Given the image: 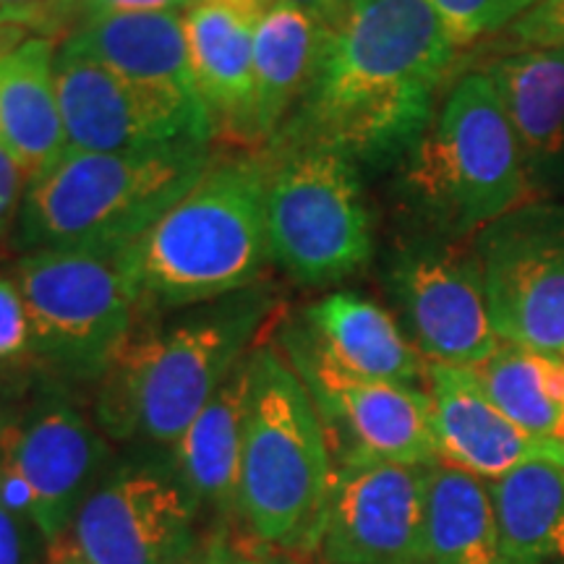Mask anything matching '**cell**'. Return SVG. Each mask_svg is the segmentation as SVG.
<instances>
[{"label":"cell","mask_w":564,"mask_h":564,"mask_svg":"<svg viewBox=\"0 0 564 564\" xmlns=\"http://www.w3.org/2000/svg\"><path fill=\"white\" fill-rule=\"evenodd\" d=\"M455 55V40L426 0H352L282 133L291 147H327L352 162L405 158L432 123L434 95Z\"/></svg>","instance_id":"obj_1"},{"label":"cell","mask_w":564,"mask_h":564,"mask_svg":"<svg viewBox=\"0 0 564 564\" xmlns=\"http://www.w3.org/2000/svg\"><path fill=\"white\" fill-rule=\"evenodd\" d=\"M270 308V293L253 285L196 303L173 322L139 324L137 314L100 379L97 421L102 432L173 447L232 366L249 356Z\"/></svg>","instance_id":"obj_2"},{"label":"cell","mask_w":564,"mask_h":564,"mask_svg":"<svg viewBox=\"0 0 564 564\" xmlns=\"http://www.w3.org/2000/svg\"><path fill=\"white\" fill-rule=\"evenodd\" d=\"M262 158L215 160L129 249L123 272L141 308H186L249 291L270 253Z\"/></svg>","instance_id":"obj_3"},{"label":"cell","mask_w":564,"mask_h":564,"mask_svg":"<svg viewBox=\"0 0 564 564\" xmlns=\"http://www.w3.org/2000/svg\"><path fill=\"white\" fill-rule=\"evenodd\" d=\"M333 470L327 429L301 373L274 345H253L236 486V514L251 539L280 552L319 549Z\"/></svg>","instance_id":"obj_4"},{"label":"cell","mask_w":564,"mask_h":564,"mask_svg":"<svg viewBox=\"0 0 564 564\" xmlns=\"http://www.w3.org/2000/svg\"><path fill=\"white\" fill-rule=\"evenodd\" d=\"M212 162V141L204 139L137 152L66 150L26 188L19 249L121 253Z\"/></svg>","instance_id":"obj_5"},{"label":"cell","mask_w":564,"mask_h":564,"mask_svg":"<svg viewBox=\"0 0 564 564\" xmlns=\"http://www.w3.org/2000/svg\"><path fill=\"white\" fill-rule=\"evenodd\" d=\"M405 158L415 207L447 238L476 236L539 199L523 144L484 70L455 84Z\"/></svg>","instance_id":"obj_6"},{"label":"cell","mask_w":564,"mask_h":564,"mask_svg":"<svg viewBox=\"0 0 564 564\" xmlns=\"http://www.w3.org/2000/svg\"><path fill=\"white\" fill-rule=\"evenodd\" d=\"M13 278L30 319L34 361L58 377L100 382L139 314L121 253L30 251Z\"/></svg>","instance_id":"obj_7"},{"label":"cell","mask_w":564,"mask_h":564,"mask_svg":"<svg viewBox=\"0 0 564 564\" xmlns=\"http://www.w3.org/2000/svg\"><path fill=\"white\" fill-rule=\"evenodd\" d=\"M267 236L274 262L303 285L361 270L373 238L356 162L327 147L293 144L270 171Z\"/></svg>","instance_id":"obj_8"},{"label":"cell","mask_w":564,"mask_h":564,"mask_svg":"<svg viewBox=\"0 0 564 564\" xmlns=\"http://www.w3.org/2000/svg\"><path fill=\"white\" fill-rule=\"evenodd\" d=\"M474 241L499 343L564 358V202H528Z\"/></svg>","instance_id":"obj_9"},{"label":"cell","mask_w":564,"mask_h":564,"mask_svg":"<svg viewBox=\"0 0 564 564\" xmlns=\"http://www.w3.org/2000/svg\"><path fill=\"white\" fill-rule=\"evenodd\" d=\"M390 291L411 343L429 364L476 369L502 345L491 327L484 259L474 236L398 253Z\"/></svg>","instance_id":"obj_10"},{"label":"cell","mask_w":564,"mask_h":564,"mask_svg":"<svg viewBox=\"0 0 564 564\" xmlns=\"http://www.w3.org/2000/svg\"><path fill=\"white\" fill-rule=\"evenodd\" d=\"M55 87L68 150L137 152L215 137L209 112L196 95L131 82L61 45Z\"/></svg>","instance_id":"obj_11"},{"label":"cell","mask_w":564,"mask_h":564,"mask_svg":"<svg viewBox=\"0 0 564 564\" xmlns=\"http://www.w3.org/2000/svg\"><path fill=\"white\" fill-rule=\"evenodd\" d=\"M0 463L26 484L34 525L47 546L61 544L89 491L100 484L108 442L66 392L42 390L0 421Z\"/></svg>","instance_id":"obj_12"},{"label":"cell","mask_w":564,"mask_h":564,"mask_svg":"<svg viewBox=\"0 0 564 564\" xmlns=\"http://www.w3.org/2000/svg\"><path fill=\"white\" fill-rule=\"evenodd\" d=\"M429 465L340 457L319 539L327 564H429L423 499Z\"/></svg>","instance_id":"obj_13"},{"label":"cell","mask_w":564,"mask_h":564,"mask_svg":"<svg viewBox=\"0 0 564 564\" xmlns=\"http://www.w3.org/2000/svg\"><path fill=\"white\" fill-rule=\"evenodd\" d=\"M199 507L173 474L126 468L89 491L61 544L89 564H171L196 544Z\"/></svg>","instance_id":"obj_14"},{"label":"cell","mask_w":564,"mask_h":564,"mask_svg":"<svg viewBox=\"0 0 564 564\" xmlns=\"http://www.w3.org/2000/svg\"><path fill=\"white\" fill-rule=\"evenodd\" d=\"M288 350L319 408L322 421L343 426L352 440V447L343 457L366 455L408 465L440 463L429 392L350 377L322 358L303 333L299 340H288Z\"/></svg>","instance_id":"obj_15"},{"label":"cell","mask_w":564,"mask_h":564,"mask_svg":"<svg viewBox=\"0 0 564 564\" xmlns=\"http://www.w3.org/2000/svg\"><path fill=\"white\" fill-rule=\"evenodd\" d=\"M429 398L440 460L484 481L531 460L564 465V444L535 440L491 403L470 369L429 364Z\"/></svg>","instance_id":"obj_16"},{"label":"cell","mask_w":564,"mask_h":564,"mask_svg":"<svg viewBox=\"0 0 564 564\" xmlns=\"http://www.w3.org/2000/svg\"><path fill=\"white\" fill-rule=\"evenodd\" d=\"M262 13L232 0H194L186 40L196 95L215 133L253 139V37Z\"/></svg>","instance_id":"obj_17"},{"label":"cell","mask_w":564,"mask_h":564,"mask_svg":"<svg viewBox=\"0 0 564 564\" xmlns=\"http://www.w3.org/2000/svg\"><path fill=\"white\" fill-rule=\"evenodd\" d=\"M312 348L358 379L415 387L429 384V361L379 303L358 293L324 295L306 312Z\"/></svg>","instance_id":"obj_18"},{"label":"cell","mask_w":564,"mask_h":564,"mask_svg":"<svg viewBox=\"0 0 564 564\" xmlns=\"http://www.w3.org/2000/svg\"><path fill=\"white\" fill-rule=\"evenodd\" d=\"M61 47L131 82L196 95L186 21L178 11L82 17Z\"/></svg>","instance_id":"obj_19"},{"label":"cell","mask_w":564,"mask_h":564,"mask_svg":"<svg viewBox=\"0 0 564 564\" xmlns=\"http://www.w3.org/2000/svg\"><path fill=\"white\" fill-rule=\"evenodd\" d=\"M329 26L288 0H274L253 37V139L278 144L319 70Z\"/></svg>","instance_id":"obj_20"},{"label":"cell","mask_w":564,"mask_h":564,"mask_svg":"<svg viewBox=\"0 0 564 564\" xmlns=\"http://www.w3.org/2000/svg\"><path fill=\"white\" fill-rule=\"evenodd\" d=\"M53 37L32 34L0 58V144L34 181L68 150L58 87H55Z\"/></svg>","instance_id":"obj_21"},{"label":"cell","mask_w":564,"mask_h":564,"mask_svg":"<svg viewBox=\"0 0 564 564\" xmlns=\"http://www.w3.org/2000/svg\"><path fill=\"white\" fill-rule=\"evenodd\" d=\"M246 398H249V356L232 366L207 405L196 413V419L171 447L173 476L192 494L199 510L207 507L223 514L236 512Z\"/></svg>","instance_id":"obj_22"},{"label":"cell","mask_w":564,"mask_h":564,"mask_svg":"<svg viewBox=\"0 0 564 564\" xmlns=\"http://www.w3.org/2000/svg\"><path fill=\"white\" fill-rule=\"evenodd\" d=\"M523 144L539 192L541 173L564 160V47L507 51L484 68Z\"/></svg>","instance_id":"obj_23"},{"label":"cell","mask_w":564,"mask_h":564,"mask_svg":"<svg viewBox=\"0 0 564 564\" xmlns=\"http://www.w3.org/2000/svg\"><path fill=\"white\" fill-rule=\"evenodd\" d=\"M489 484L505 564L564 560V465L531 460Z\"/></svg>","instance_id":"obj_24"},{"label":"cell","mask_w":564,"mask_h":564,"mask_svg":"<svg viewBox=\"0 0 564 564\" xmlns=\"http://www.w3.org/2000/svg\"><path fill=\"white\" fill-rule=\"evenodd\" d=\"M423 544L429 564H505L489 484L442 460L429 465Z\"/></svg>","instance_id":"obj_25"},{"label":"cell","mask_w":564,"mask_h":564,"mask_svg":"<svg viewBox=\"0 0 564 564\" xmlns=\"http://www.w3.org/2000/svg\"><path fill=\"white\" fill-rule=\"evenodd\" d=\"M470 371L491 403L523 432L564 444V358L502 343Z\"/></svg>","instance_id":"obj_26"},{"label":"cell","mask_w":564,"mask_h":564,"mask_svg":"<svg viewBox=\"0 0 564 564\" xmlns=\"http://www.w3.org/2000/svg\"><path fill=\"white\" fill-rule=\"evenodd\" d=\"M447 26L457 47L474 45L486 34H497L507 26L502 0H426Z\"/></svg>","instance_id":"obj_27"},{"label":"cell","mask_w":564,"mask_h":564,"mask_svg":"<svg viewBox=\"0 0 564 564\" xmlns=\"http://www.w3.org/2000/svg\"><path fill=\"white\" fill-rule=\"evenodd\" d=\"M34 361L30 319L13 274L0 272V371Z\"/></svg>","instance_id":"obj_28"},{"label":"cell","mask_w":564,"mask_h":564,"mask_svg":"<svg viewBox=\"0 0 564 564\" xmlns=\"http://www.w3.org/2000/svg\"><path fill=\"white\" fill-rule=\"evenodd\" d=\"M507 51L564 47V0H539L505 30Z\"/></svg>","instance_id":"obj_29"},{"label":"cell","mask_w":564,"mask_h":564,"mask_svg":"<svg viewBox=\"0 0 564 564\" xmlns=\"http://www.w3.org/2000/svg\"><path fill=\"white\" fill-rule=\"evenodd\" d=\"M30 183L32 178L21 167V162L0 144V241L17 228Z\"/></svg>","instance_id":"obj_30"},{"label":"cell","mask_w":564,"mask_h":564,"mask_svg":"<svg viewBox=\"0 0 564 564\" xmlns=\"http://www.w3.org/2000/svg\"><path fill=\"white\" fill-rule=\"evenodd\" d=\"M0 9L13 24L26 26L42 37H51L58 30H68L63 0H0Z\"/></svg>","instance_id":"obj_31"},{"label":"cell","mask_w":564,"mask_h":564,"mask_svg":"<svg viewBox=\"0 0 564 564\" xmlns=\"http://www.w3.org/2000/svg\"><path fill=\"white\" fill-rule=\"evenodd\" d=\"M34 531L37 525L0 502V564H34Z\"/></svg>","instance_id":"obj_32"},{"label":"cell","mask_w":564,"mask_h":564,"mask_svg":"<svg viewBox=\"0 0 564 564\" xmlns=\"http://www.w3.org/2000/svg\"><path fill=\"white\" fill-rule=\"evenodd\" d=\"M194 0H82V17H95V13H154V11H178L183 13Z\"/></svg>","instance_id":"obj_33"},{"label":"cell","mask_w":564,"mask_h":564,"mask_svg":"<svg viewBox=\"0 0 564 564\" xmlns=\"http://www.w3.org/2000/svg\"><path fill=\"white\" fill-rule=\"evenodd\" d=\"M223 564H293V562L288 560L285 552L259 544V541H253L251 546H241L228 539Z\"/></svg>","instance_id":"obj_34"},{"label":"cell","mask_w":564,"mask_h":564,"mask_svg":"<svg viewBox=\"0 0 564 564\" xmlns=\"http://www.w3.org/2000/svg\"><path fill=\"white\" fill-rule=\"evenodd\" d=\"M225 544H228V533L225 531L209 533L204 535V539L199 535L196 544L188 549V552H183L178 560L171 564H223Z\"/></svg>","instance_id":"obj_35"},{"label":"cell","mask_w":564,"mask_h":564,"mask_svg":"<svg viewBox=\"0 0 564 564\" xmlns=\"http://www.w3.org/2000/svg\"><path fill=\"white\" fill-rule=\"evenodd\" d=\"M288 3L299 6V9L312 13L314 19H319L324 26L335 30L345 19V13H348L352 0H288Z\"/></svg>","instance_id":"obj_36"},{"label":"cell","mask_w":564,"mask_h":564,"mask_svg":"<svg viewBox=\"0 0 564 564\" xmlns=\"http://www.w3.org/2000/svg\"><path fill=\"white\" fill-rule=\"evenodd\" d=\"M32 30H26V26H21V24H0V58H3V55H9L11 51H17V47L21 45V42L24 40H30L32 37Z\"/></svg>","instance_id":"obj_37"},{"label":"cell","mask_w":564,"mask_h":564,"mask_svg":"<svg viewBox=\"0 0 564 564\" xmlns=\"http://www.w3.org/2000/svg\"><path fill=\"white\" fill-rule=\"evenodd\" d=\"M539 3V0H502V6H505V21H507V26L512 24L514 19L520 17V13H525L528 9H531V6H535ZM505 26V30H507Z\"/></svg>","instance_id":"obj_38"},{"label":"cell","mask_w":564,"mask_h":564,"mask_svg":"<svg viewBox=\"0 0 564 564\" xmlns=\"http://www.w3.org/2000/svg\"><path fill=\"white\" fill-rule=\"evenodd\" d=\"M47 564H89V562H84L82 556L68 552V549H51V562Z\"/></svg>","instance_id":"obj_39"},{"label":"cell","mask_w":564,"mask_h":564,"mask_svg":"<svg viewBox=\"0 0 564 564\" xmlns=\"http://www.w3.org/2000/svg\"><path fill=\"white\" fill-rule=\"evenodd\" d=\"M79 3H82V0H63V11H66L68 30L76 24V17H79Z\"/></svg>","instance_id":"obj_40"},{"label":"cell","mask_w":564,"mask_h":564,"mask_svg":"<svg viewBox=\"0 0 564 564\" xmlns=\"http://www.w3.org/2000/svg\"><path fill=\"white\" fill-rule=\"evenodd\" d=\"M232 3H241V6H246V9H253V11L264 13L274 3V0H232Z\"/></svg>","instance_id":"obj_41"},{"label":"cell","mask_w":564,"mask_h":564,"mask_svg":"<svg viewBox=\"0 0 564 564\" xmlns=\"http://www.w3.org/2000/svg\"><path fill=\"white\" fill-rule=\"evenodd\" d=\"M9 21H11V19H9V17H6V11H3V9H0V24H9ZM11 24H13V21H11Z\"/></svg>","instance_id":"obj_42"},{"label":"cell","mask_w":564,"mask_h":564,"mask_svg":"<svg viewBox=\"0 0 564 564\" xmlns=\"http://www.w3.org/2000/svg\"><path fill=\"white\" fill-rule=\"evenodd\" d=\"M0 421H3V413H0Z\"/></svg>","instance_id":"obj_43"}]
</instances>
